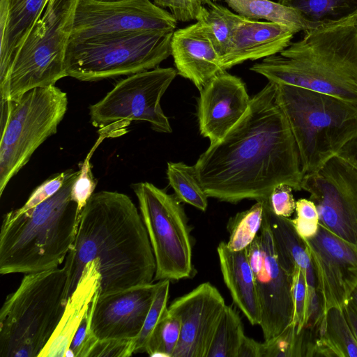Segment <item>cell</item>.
Returning <instances> with one entry per match:
<instances>
[{"instance_id":"obj_1","label":"cell","mask_w":357,"mask_h":357,"mask_svg":"<svg viewBox=\"0 0 357 357\" xmlns=\"http://www.w3.org/2000/svg\"><path fill=\"white\" fill-rule=\"evenodd\" d=\"M275 90V84L268 82L251 98L238 123L210 144L194 165L208 197L233 204L264 202L280 184L302 190L299 151Z\"/></svg>"},{"instance_id":"obj_2","label":"cell","mask_w":357,"mask_h":357,"mask_svg":"<svg viewBox=\"0 0 357 357\" xmlns=\"http://www.w3.org/2000/svg\"><path fill=\"white\" fill-rule=\"evenodd\" d=\"M97 259L98 295L153 283L155 261L141 214L126 194L93 192L79 217L75 241L65 259V300L85 266Z\"/></svg>"},{"instance_id":"obj_3","label":"cell","mask_w":357,"mask_h":357,"mask_svg":"<svg viewBox=\"0 0 357 357\" xmlns=\"http://www.w3.org/2000/svg\"><path fill=\"white\" fill-rule=\"evenodd\" d=\"M250 69L268 82L357 102V10L305 31L301 40Z\"/></svg>"},{"instance_id":"obj_4","label":"cell","mask_w":357,"mask_h":357,"mask_svg":"<svg viewBox=\"0 0 357 357\" xmlns=\"http://www.w3.org/2000/svg\"><path fill=\"white\" fill-rule=\"evenodd\" d=\"M79 170L70 169L52 197L21 213L3 216L0 232V273H30L57 268L76 237L81 212L71 199Z\"/></svg>"},{"instance_id":"obj_5","label":"cell","mask_w":357,"mask_h":357,"mask_svg":"<svg viewBox=\"0 0 357 357\" xmlns=\"http://www.w3.org/2000/svg\"><path fill=\"white\" fill-rule=\"evenodd\" d=\"M275 86L304 176L318 170L357 134V102L291 85Z\"/></svg>"},{"instance_id":"obj_6","label":"cell","mask_w":357,"mask_h":357,"mask_svg":"<svg viewBox=\"0 0 357 357\" xmlns=\"http://www.w3.org/2000/svg\"><path fill=\"white\" fill-rule=\"evenodd\" d=\"M66 282L64 267L26 273L0 311L1 357H38L63 315Z\"/></svg>"},{"instance_id":"obj_7","label":"cell","mask_w":357,"mask_h":357,"mask_svg":"<svg viewBox=\"0 0 357 357\" xmlns=\"http://www.w3.org/2000/svg\"><path fill=\"white\" fill-rule=\"evenodd\" d=\"M77 0H50L45 13L17 49L4 80L1 100H14L26 92L54 86L67 77L65 56Z\"/></svg>"},{"instance_id":"obj_8","label":"cell","mask_w":357,"mask_h":357,"mask_svg":"<svg viewBox=\"0 0 357 357\" xmlns=\"http://www.w3.org/2000/svg\"><path fill=\"white\" fill-rule=\"evenodd\" d=\"M1 102L0 196L35 151L56 133L67 111L68 96L54 85Z\"/></svg>"},{"instance_id":"obj_9","label":"cell","mask_w":357,"mask_h":357,"mask_svg":"<svg viewBox=\"0 0 357 357\" xmlns=\"http://www.w3.org/2000/svg\"><path fill=\"white\" fill-rule=\"evenodd\" d=\"M174 31H146L70 41L67 77L85 82L130 75L158 67L171 54Z\"/></svg>"},{"instance_id":"obj_10","label":"cell","mask_w":357,"mask_h":357,"mask_svg":"<svg viewBox=\"0 0 357 357\" xmlns=\"http://www.w3.org/2000/svg\"><path fill=\"white\" fill-rule=\"evenodd\" d=\"M140 214L155 261V280L177 281L195 274L187 215L175 195L149 182L134 183Z\"/></svg>"},{"instance_id":"obj_11","label":"cell","mask_w":357,"mask_h":357,"mask_svg":"<svg viewBox=\"0 0 357 357\" xmlns=\"http://www.w3.org/2000/svg\"><path fill=\"white\" fill-rule=\"evenodd\" d=\"M176 74L173 68L157 67L120 80L102 99L90 105L91 124L109 137L123 135L131 121L148 122L156 132H172L160 99Z\"/></svg>"},{"instance_id":"obj_12","label":"cell","mask_w":357,"mask_h":357,"mask_svg":"<svg viewBox=\"0 0 357 357\" xmlns=\"http://www.w3.org/2000/svg\"><path fill=\"white\" fill-rule=\"evenodd\" d=\"M173 15L150 0H77L70 41L146 31H174Z\"/></svg>"},{"instance_id":"obj_13","label":"cell","mask_w":357,"mask_h":357,"mask_svg":"<svg viewBox=\"0 0 357 357\" xmlns=\"http://www.w3.org/2000/svg\"><path fill=\"white\" fill-rule=\"evenodd\" d=\"M255 277L264 341L283 332L292 322V275L280 265L272 231L264 215L261 229L246 248Z\"/></svg>"},{"instance_id":"obj_14","label":"cell","mask_w":357,"mask_h":357,"mask_svg":"<svg viewBox=\"0 0 357 357\" xmlns=\"http://www.w3.org/2000/svg\"><path fill=\"white\" fill-rule=\"evenodd\" d=\"M301 188L315 204L319 223L357 247V169L336 155L305 174Z\"/></svg>"},{"instance_id":"obj_15","label":"cell","mask_w":357,"mask_h":357,"mask_svg":"<svg viewBox=\"0 0 357 357\" xmlns=\"http://www.w3.org/2000/svg\"><path fill=\"white\" fill-rule=\"evenodd\" d=\"M313 268L323 313L343 308L357 285V247L321 223L317 234L303 239Z\"/></svg>"},{"instance_id":"obj_16","label":"cell","mask_w":357,"mask_h":357,"mask_svg":"<svg viewBox=\"0 0 357 357\" xmlns=\"http://www.w3.org/2000/svg\"><path fill=\"white\" fill-rule=\"evenodd\" d=\"M225 306L221 294L209 282L176 298L168 307L181 321L180 338L172 357H207Z\"/></svg>"},{"instance_id":"obj_17","label":"cell","mask_w":357,"mask_h":357,"mask_svg":"<svg viewBox=\"0 0 357 357\" xmlns=\"http://www.w3.org/2000/svg\"><path fill=\"white\" fill-rule=\"evenodd\" d=\"M159 281L98 295L92 303L91 331L98 340H135L151 308Z\"/></svg>"},{"instance_id":"obj_18","label":"cell","mask_w":357,"mask_h":357,"mask_svg":"<svg viewBox=\"0 0 357 357\" xmlns=\"http://www.w3.org/2000/svg\"><path fill=\"white\" fill-rule=\"evenodd\" d=\"M197 118L201 135L211 144L222 139L249 107L245 83L226 70L211 79L201 90Z\"/></svg>"},{"instance_id":"obj_19","label":"cell","mask_w":357,"mask_h":357,"mask_svg":"<svg viewBox=\"0 0 357 357\" xmlns=\"http://www.w3.org/2000/svg\"><path fill=\"white\" fill-rule=\"evenodd\" d=\"M294 33L282 25L243 17L236 26L229 46L220 56L225 70L247 60L280 53L291 43Z\"/></svg>"},{"instance_id":"obj_20","label":"cell","mask_w":357,"mask_h":357,"mask_svg":"<svg viewBox=\"0 0 357 357\" xmlns=\"http://www.w3.org/2000/svg\"><path fill=\"white\" fill-rule=\"evenodd\" d=\"M171 55L177 74L190 80L199 91L225 71L213 43L195 24L174 31Z\"/></svg>"},{"instance_id":"obj_21","label":"cell","mask_w":357,"mask_h":357,"mask_svg":"<svg viewBox=\"0 0 357 357\" xmlns=\"http://www.w3.org/2000/svg\"><path fill=\"white\" fill-rule=\"evenodd\" d=\"M96 259L84 267L74 291L68 298L61 319L38 357H65L73 337L99 289L100 275Z\"/></svg>"},{"instance_id":"obj_22","label":"cell","mask_w":357,"mask_h":357,"mask_svg":"<svg viewBox=\"0 0 357 357\" xmlns=\"http://www.w3.org/2000/svg\"><path fill=\"white\" fill-rule=\"evenodd\" d=\"M47 3L48 0H0V83Z\"/></svg>"},{"instance_id":"obj_23","label":"cell","mask_w":357,"mask_h":357,"mask_svg":"<svg viewBox=\"0 0 357 357\" xmlns=\"http://www.w3.org/2000/svg\"><path fill=\"white\" fill-rule=\"evenodd\" d=\"M217 252L223 280L234 303L252 325H259L260 306L246 249L234 251L228 248L227 243L221 242Z\"/></svg>"},{"instance_id":"obj_24","label":"cell","mask_w":357,"mask_h":357,"mask_svg":"<svg viewBox=\"0 0 357 357\" xmlns=\"http://www.w3.org/2000/svg\"><path fill=\"white\" fill-rule=\"evenodd\" d=\"M264 213L272 231L279 262L290 275L296 266L304 273L307 290H316V280L311 260L303 239L297 234L289 218L275 215L264 201Z\"/></svg>"},{"instance_id":"obj_25","label":"cell","mask_w":357,"mask_h":357,"mask_svg":"<svg viewBox=\"0 0 357 357\" xmlns=\"http://www.w3.org/2000/svg\"><path fill=\"white\" fill-rule=\"evenodd\" d=\"M312 356L357 357V341L343 308L332 307L323 313Z\"/></svg>"},{"instance_id":"obj_26","label":"cell","mask_w":357,"mask_h":357,"mask_svg":"<svg viewBox=\"0 0 357 357\" xmlns=\"http://www.w3.org/2000/svg\"><path fill=\"white\" fill-rule=\"evenodd\" d=\"M237 14L245 18L276 23L288 28L294 34L311 29L310 26L294 9L271 0H225Z\"/></svg>"},{"instance_id":"obj_27","label":"cell","mask_w":357,"mask_h":357,"mask_svg":"<svg viewBox=\"0 0 357 357\" xmlns=\"http://www.w3.org/2000/svg\"><path fill=\"white\" fill-rule=\"evenodd\" d=\"M243 18L211 1L206 6L204 5L195 25L211 40L221 56L228 49L234 31Z\"/></svg>"},{"instance_id":"obj_28","label":"cell","mask_w":357,"mask_h":357,"mask_svg":"<svg viewBox=\"0 0 357 357\" xmlns=\"http://www.w3.org/2000/svg\"><path fill=\"white\" fill-rule=\"evenodd\" d=\"M296 10L311 29L344 19L357 10V0H278Z\"/></svg>"},{"instance_id":"obj_29","label":"cell","mask_w":357,"mask_h":357,"mask_svg":"<svg viewBox=\"0 0 357 357\" xmlns=\"http://www.w3.org/2000/svg\"><path fill=\"white\" fill-rule=\"evenodd\" d=\"M167 176L174 195L181 202L205 211L208 206V195L204 190L194 165L182 162H167Z\"/></svg>"},{"instance_id":"obj_30","label":"cell","mask_w":357,"mask_h":357,"mask_svg":"<svg viewBox=\"0 0 357 357\" xmlns=\"http://www.w3.org/2000/svg\"><path fill=\"white\" fill-rule=\"evenodd\" d=\"M244 335L243 325L238 313L231 306L226 305L207 357H237Z\"/></svg>"},{"instance_id":"obj_31","label":"cell","mask_w":357,"mask_h":357,"mask_svg":"<svg viewBox=\"0 0 357 357\" xmlns=\"http://www.w3.org/2000/svg\"><path fill=\"white\" fill-rule=\"evenodd\" d=\"M264 218V202H257L249 209L231 217L227 223L229 233L227 245L234 251L246 249L258 234Z\"/></svg>"},{"instance_id":"obj_32","label":"cell","mask_w":357,"mask_h":357,"mask_svg":"<svg viewBox=\"0 0 357 357\" xmlns=\"http://www.w3.org/2000/svg\"><path fill=\"white\" fill-rule=\"evenodd\" d=\"M181 333L179 319L168 310L153 331L145 349L150 356L172 357Z\"/></svg>"},{"instance_id":"obj_33","label":"cell","mask_w":357,"mask_h":357,"mask_svg":"<svg viewBox=\"0 0 357 357\" xmlns=\"http://www.w3.org/2000/svg\"><path fill=\"white\" fill-rule=\"evenodd\" d=\"M170 280H159V286L155 298L148 312L143 327L133 342V353L145 352L147 343L155 330L168 310L167 301L169 294Z\"/></svg>"},{"instance_id":"obj_34","label":"cell","mask_w":357,"mask_h":357,"mask_svg":"<svg viewBox=\"0 0 357 357\" xmlns=\"http://www.w3.org/2000/svg\"><path fill=\"white\" fill-rule=\"evenodd\" d=\"M307 343L302 331L296 333L291 324L283 332L263 342V357L306 356Z\"/></svg>"},{"instance_id":"obj_35","label":"cell","mask_w":357,"mask_h":357,"mask_svg":"<svg viewBox=\"0 0 357 357\" xmlns=\"http://www.w3.org/2000/svg\"><path fill=\"white\" fill-rule=\"evenodd\" d=\"M106 137L105 134L100 133L96 144L91 149L87 157L82 164L79 173L73 184L71 199L77 204L79 212H82L89 199L93 195L97 183L91 172L90 158L96 149Z\"/></svg>"},{"instance_id":"obj_36","label":"cell","mask_w":357,"mask_h":357,"mask_svg":"<svg viewBox=\"0 0 357 357\" xmlns=\"http://www.w3.org/2000/svg\"><path fill=\"white\" fill-rule=\"evenodd\" d=\"M294 315L291 324L296 333L304 328L307 317V285L303 271L298 266L292 275Z\"/></svg>"},{"instance_id":"obj_37","label":"cell","mask_w":357,"mask_h":357,"mask_svg":"<svg viewBox=\"0 0 357 357\" xmlns=\"http://www.w3.org/2000/svg\"><path fill=\"white\" fill-rule=\"evenodd\" d=\"M70 171L66 170L50 177L32 192L22 207L13 211L17 213L25 212L52 197L63 186Z\"/></svg>"},{"instance_id":"obj_38","label":"cell","mask_w":357,"mask_h":357,"mask_svg":"<svg viewBox=\"0 0 357 357\" xmlns=\"http://www.w3.org/2000/svg\"><path fill=\"white\" fill-rule=\"evenodd\" d=\"M160 8H168L176 21L197 20L204 6L211 0H153Z\"/></svg>"},{"instance_id":"obj_39","label":"cell","mask_w":357,"mask_h":357,"mask_svg":"<svg viewBox=\"0 0 357 357\" xmlns=\"http://www.w3.org/2000/svg\"><path fill=\"white\" fill-rule=\"evenodd\" d=\"M134 340H97L88 357H128L133 353Z\"/></svg>"},{"instance_id":"obj_40","label":"cell","mask_w":357,"mask_h":357,"mask_svg":"<svg viewBox=\"0 0 357 357\" xmlns=\"http://www.w3.org/2000/svg\"><path fill=\"white\" fill-rule=\"evenodd\" d=\"M292 190V188L287 184H280L274 188L269 197V204L275 215L289 218L293 214L296 202Z\"/></svg>"},{"instance_id":"obj_41","label":"cell","mask_w":357,"mask_h":357,"mask_svg":"<svg viewBox=\"0 0 357 357\" xmlns=\"http://www.w3.org/2000/svg\"><path fill=\"white\" fill-rule=\"evenodd\" d=\"M91 315L92 305L91 304L90 307L79 324L71 342L70 348L68 349L73 353L74 357H79V354L82 349L93 335L91 331Z\"/></svg>"},{"instance_id":"obj_42","label":"cell","mask_w":357,"mask_h":357,"mask_svg":"<svg viewBox=\"0 0 357 357\" xmlns=\"http://www.w3.org/2000/svg\"><path fill=\"white\" fill-rule=\"evenodd\" d=\"M237 357H263V343L244 335L238 350Z\"/></svg>"},{"instance_id":"obj_43","label":"cell","mask_w":357,"mask_h":357,"mask_svg":"<svg viewBox=\"0 0 357 357\" xmlns=\"http://www.w3.org/2000/svg\"><path fill=\"white\" fill-rule=\"evenodd\" d=\"M296 217L300 218L319 222V213L315 204L311 200L305 198L299 199L296 202Z\"/></svg>"},{"instance_id":"obj_44","label":"cell","mask_w":357,"mask_h":357,"mask_svg":"<svg viewBox=\"0 0 357 357\" xmlns=\"http://www.w3.org/2000/svg\"><path fill=\"white\" fill-rule=\"evenodd\" d=\"M291 222L297 234L303 238L307 239L314 236L319 229V222H314L296 217Z\"/></svg>"},{"instance_id":"obj_45","label":"cell","mask_w":357,"mask_h":357,"mask_svg":"<svg viewBox=\"0 0 357 357\" xmlns=\"http://www.w3.org/2000/svg\"><path fill=\"white\" fill-rule=\"evenodd\" d=\"M337 155L357 169V134L345 144Z\"/></svg>"},{"instance_id":"obj_46","label":"cell","mask_w":357,"mask_h":357,"mask_svg":"<svg viewBox=\"0 0 357 357\" xmlns=\"http://www.w3.org/2000/svg\"><path fill=\"white\" fill-rule=\"evenodd\" d=\"M343 310L348 324L357 341V308L351 300L349 298L344 305Z\"/></svg>"},{"instance_id":"obj_47","label":"cell","mask_w":357,"mask_h":357,"mask_svg":"<svg viewBox=\"0 0 357 357\" xmlns=\"http://www.w3.org/2000/svg\"><path fill=\"white\" fill-rule=\"evenodd\" d=\"M349 298L351 300V301L354 303V304L357 308V285L351 292Z\"/></svg>"},{"instance_id":"obj_48","label":"cell","mask_w":357,"mask_h":357,"mask_svg":"<svg viewBox=\"0 0 357 357\" xmlns=\"http://www.w3.org/2000/svg\"><path fill=\"white\" fill-rule=\"evenodd\" d=\"M50 0H48V2L50 1Z\"/></svg>"}]
</instances>
